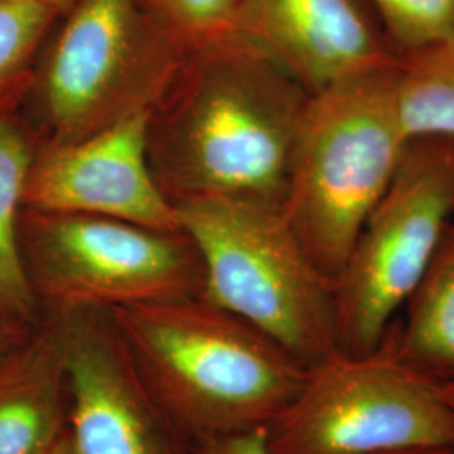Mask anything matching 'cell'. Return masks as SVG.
<instances>
[{
    "label": "cell",
    "instance_id": "6da1fadb",
    "mask_svg": "<svg viewBox=\"0 0 454 454\" xmlns=\"http://www.w3.org/2000/svg\"><path fill=\"white\" fill-rule=\"evenodd\" d=\"M309 95L241 34L194 49L148 125V160L172 204L281 207Z\"/></svg>",
    "mask_w": 454,
    "mask_h": 454
},
{
    "label": "cell",
    "instance_id": "7a4b0ae2",
    "mask_svg": "<svg viewBox=\"0 0 454 454\" xmlns=\"http://www.w3.org/2000/svg\"><path fill=\"white\" fill-rule=\"evenodd\" d=\"M112 315L142 384L194 446L268 427L307 377L271 337L200 296Z\"/></svg>",
    "mask_w": 454,
    "mask_h": 454
},
{
    "label": "cell",
    "instance_id": "3957f363",
    "mask_svg": "<svg viewBox=\"0 0 454 454\" xmlns=\"http://www.w3.org/2000/svg\"><path fill=\"white\" fill-rule=\"evenodd\" d=\"M397 63L309 97L298 123L279 209L332 285L411 144L394 101Z\"/></svg>",
    "mask_w": 454,
    "mask_h": 454
},
{
    "label": "cell",
    "instance_id": "277c9868",
    "mask_svg": "<svg viewBox=\"0 0 454 454\" xmlns=\"http://www.w3.org/2000/svg\"><path fill=\"white\" fill-rule=\"evenodd\" d=\"M174 206L200 258L202 300L256 326L307 369L339 350L333 285L279 207L227 197Z\"/></svg>",
    "mask_w": 454,
    "mask_h": 454
},
{
    "label": "cell",
    "instance_id": "5b68a950",
    "mask_svg": "<svg viewBox=\"0 0 454 454\" xmlns=\"http://www.w3.org/2000/svg\"><path fill=\"white\" fill-rule=\"evenodd\" d=\"M41 49L26 101L35 144H67L153 112L191 49L142 0H76Z\"/></svg>",
    "mask_w": 454,
    "mask_h": 454
},
{
    "label": "cell",
    "instance_id": "8992f818",
    "mask_svg": "<svg viewBox=\"0 0 454 454\" xmlns=\"http://www.w3.org/2000/svg\"><path fill=\"white\" fill-rule=\"evenodd\" d=\"M19 243L43 315L112 311L202 290L200 258L182 231L22 207Z\"/></svg>",
    "mask_w": 454,
    "mask_h": 454
},
{
    "label": "cell",
    "instance_id": "52a82bcc",
    "mask_svg": "<svg viewBox=\"0 0 454 454\" xmlns=\"http://www.w3.org/2000/svg\"><path fill=\"white\" fill-rule=\"evenodd\" d=\"M454 142L416 140L333 281L337 348L373 354L453 221Z\"/></svg>",
    "mask_w": 454,
    "mask_h": 454
},
{
    "label": "cell",
    "instance_id": "ba28073f",
    "mask_svg": "<svg viewBox=\"0 0 454 454\" xmlns=\"http://www.w3.org/2000/svg\"><path fill=\"white\" fill-rule=\"evenodd\" d=\"M273 454H382L454 446V409L436 384L380 345L339 350L309 367L300 390L266 427Z\"/></svg>",
    "mask_w": 454,
    "mask_h": 454
},
{
    "label": "cell",
    "instance_id": "9c48e42d",
    "mask_svg": "<svg viewBox=\"0 0 454 454\" xmlns=\"http://www.w3.org/2000/svg\"><path fill=\"white\" fill-rule=\"evenodd\" d=\"M152 112L67 144H35L24 184L26 209L114 217L180 232L179 214L148 160Z\"/></svg>",
    "mask_w": 454,
    "mask_h": 454
},
{
    "label": "cell",
    "instance_id": "30bf717a",
    "mask_svg": "<svg viewBox=\"0 0 454 454\" xmlns=\"http://www.w3.org/2000/svg\"><path fill=\"white\" fill-rule=\"evenodd\" d=\"M71 379L69 434L78 454H192L194 444L152 399L110 309L56 313Z\"/></svg>",
    "mask_w": 454,
    "mask_h": 454
},
{
    "label": "cell",
    "instance_id": "8fae6325",
    "mask_svg": "<svg viewBox=\"0 0 454 454\" xmlns=\"http://www.w3.org/2000/svg\"><path fill=\"white\" fill-rule=\"evenodd\" d=\"M238 33L309 97L401 56L357 0H249Z\"/></svg>",
    "mask_w": 454,
    "mask_h": 454
},
{
    "label": "cell",
    "instance_id": "7c38bea8",
    "mask_svg": "<svg viewBox=\"0 0 454 454\" xmlns=\"http://www.w3.org/2000/svg\"><path fill=\"white\" fill-rule=\"evenodd\" d=\"M71 379L65 326L44 313L0 356V454H41L69 429Z\"/></svg>",
    "mask_w": 454,
    "mask_h": 454
},
{
    "label": "cell",
    "instance_id": "4fadbf2b",
    "mask_svg": "<svg viewBox=\"0 0 454 454\" xmlns=\"http://www.w3.org/2000/svg\"><path fill=\"white\" fill-rule=\"evenodd\" d=\"M380 345L429 382L454 386V219Z\"/></svg>",
    "mask_w": 454,
    "mask_h": 454
},
{
    "label": "cell",
    "instance_id": "5bb4252c",
    "mask_svg": "<svg viewBox=\"0 0 454 454\" xmlns=\"http://www.w3.org/2000/svg\"><path fill=\"white\" fill-rule=\"evenodd\" d=\"M35 137L19 114L0 118V322L31 330L43 318L24 268L19 221Z\"/></svg>",
    "mask_w": 454,
    "mask_h": 454
},
{
    "label": "cell",
    "instance_id": "9a60e30c",
    "mask_svg": "<svg viewBox=\"0 0 454 454\" xmlns=\"http://www.w3.org/2000/svg\"><path fill=\"white\" fill-rule=\"evenodd\" d=\"M394 101L409 142H454V39L401 54Z\"/></svg>",
    "mask_w": 454,
    "mask_h": 454
},
{
    "label": "cell",
    "instance_id": "2e32d148",
    "mask_svg": "<svg viewBox=\"0 0 454 454\" xmlns=\"http://www.w3.org/2000/svg\"><path fill=\"white\" fill-rule=\"evenodd\" d=\"M59 19L43 0H0V118L26 101L41 49Z\"/></svg>",
    "mask_w": 454,
    "mask_h": 454
},
{
    "label": "cell",
    "instance_id": "e0dca14e",
    "mask_svg": "<svg viewBox=\"0 0 454 454\" xmlns=\"http://www.w3.org/2000/svg\"><path fill=\"white\" fill-rule=\"evenodd\" d=\"M249 0H142L146 11L191 51L238 34Z\"/></svg>",
    "mask_w": 454,
    "mask_h": 454
},
{
    "label": "cell",
    "instance_id": "ac0fdd59",
    "mask_svg": "<svg viewBox=\"0 0 454 454\" xmlns=\"http://www.w3.org/2000/svg\"><path fill=\"white\" fill-rule=\"evenodd\" d=\"M382 31L403 54L454 39V0H369Z\"/></svg>",
    "mask_w": 454,
    "mask_h": 454
},
{
    "label": "cell",
    "instance_id": "d6986e66",
    "mask_svg": "<svg viewBox=\"0 0 454 454\" xmlns=\"http://www.w3.org/2000/svg\"><path fill=\"white\" fill-rule=\"evenodd\" d=\"M192 454H273V451L268 444L264 427L251 433L197 444Z\"/></svg>",
    "mask_w": 454,
    "mask_h": 454
},
{
    "label": "cell",
    "instance_id": "ffe728a7",
    "mask_svg": "<svg viewBox=\"0 0 454 454\" xmlns=\"http://www.w3.org/2000/svg\"><path fill=\"white\" fill-rule=\"evenodd\" d=\"M29 330H22L12 325L0 322V356H4L12 345H16Z\"/></svg>",
    "mask_w": 454,
    "mask_h": 454
},
{
    "label": "cell",
    "instance_id": "44dd1931",
    "mask_svg": "<svg viewBox=\"0 0 454 454\" xmlns=\"http://www.w3.org/2000/svg\"><path fill=\"white\" fill-rule=\"evenodd\" d=\"M41 454H78L74 444H73L71 434H69V429L52 446H49L44 453Z\"/></svg>",
    "mask_w": 454,
    "mask_h": 454
},
{
    "label": "cell",
    "instance_id": "7402d4cb",
    "mask_svg": "<svg viewBox=\"0 0 454 454\" xmlns=\"http://www.w3.org/2000/svg\"><path fill=\"white\" fill-rule=\"evenodd\" d=\"M382 454H454V446H433V448H409Z\"/></svg>",
    "mask_w": 454,
    "mask_h": 454
},
{
    "label": "cell",
    "instance_id": "603a6c76",
    "mask_svg": "<svg viewBox=\"0 0 454 454\" xmlns=\"http://www.w3.org/2000/svg\"><path fill=\"white\" fill-rule=\"evenodd\" d=\"M59 17L66 16L76 0H43Z\"/></svg>",
    "mask_w": 454,
    "mask_h": 454
},
{
    "label": "cell",
    "instance_id": "cb8c5ba5",
    "mask_svg": "<svg viewBox=\"0 0 454 454\" xmlns=\"http://www.w3.org/2000/svg\"><path fill=\"white\" fill-rule=\"evenodd\" d=\"M439 392L444 397V401L454 409V386H441Z\"/></svg>",
    "mask_w": 454,
    "mask_h": 454
},
{
    "label": "cell",
    "instance_id": "d4e9b609",
    "mask_svg": "<svg viewBox=\"0 0 454 454\" xmlns=\"http://www.w3.org/2000/svg\"><path fill=\"white\" fill-rule=\"evenodd\" d=\"M453 219H454V195H453Z\"/></svg>",
    "mask_w": 454,
    "mask_h": 454
}]
</instances>
